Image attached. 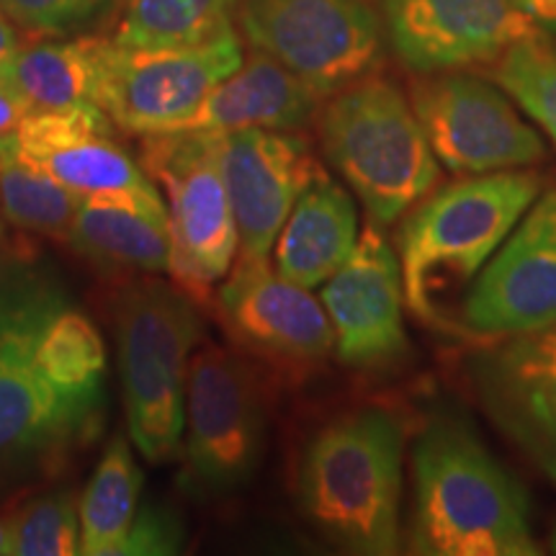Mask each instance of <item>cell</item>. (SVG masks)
Here are the masks:
<instances>
[{
	"instance_id": "obj_6",
	"label": "cell",
	"mask_w": 556,
	"mask_h": 556,
	"mask_svg": "<svg viewBox=\"0 0 556 556\" xmlns=\"http://www.w3.org/2000/svg\"><path fill=\"white\" fill-rule=\"evenodd\" d=\"M116 361L127 430L150 464H168L184 441L186 379L204 325L176 283L137 278L114 296Z\"/></svg>"
},
{
	"instance_id": "obj_22",
	"label": "cell",
	"mask_w": 556,
	"mask_h": 556,
	"mask_svg": "<svg viewBox=\"0 0 556 556\" xmlns=\"http://www.w3.org/2000/svg\"><path fill=\"white\" fill-rule=\"evenodd\" d=\"M109 37L75 34V37H37L21 45L3 78L29 103L31 111H52L70 106H96V88L101 78V62Z\"/></svg>"
},
{
	"instance_id": "obj_7",
	"label": "cell",
	"mask_w": 556,
	"mask_h": 556,
	"mask_svg": "<svg viewBox=\"0 0 556 556\" xmlns=\"http://www.w3.org/2000/svg\"><path fill=\"white\" fill-rule=\"evenodd\" d=\"M266 433V400L255 371L204 340L186 379L180 490L201 503L238 495L258 475Z\"/></svg>"
},
{
	"instance_id": "obj_14",
	"label": "cell",
	"mask_w": 556,
	"mask_h": 556,
	"mask_svg": "<svg viewBox=\"0 0 556 556\" xmlns=\"http://www.w3.org/2000/svg\"><path fill=\"white\" fill-rule=\"evenodd\" d=\"M479 405L556 484V323L495 338L469 358Z\"/></svg>"
},
{
	"instance_id": "obj_30",
	"label": "cell",
	"mask_w": 556,
	"mask_h": 556,
	"mask_svg": "<svg viewBox=\"0 0 556 556\" xmlns=\"http://www.w3.org/2000/svg\"><path fill=\"white\" fill-rule=\"evenodd\" d=\"M186 548L184 520L173 507L150 503L139 505L127 536L122 541V556H170Z\"/></svg>"
},
{
	"instance_id": "obj_32",
	"label": "cell",
	"mask_w": 556,
	"mask_h": 556,
	"mask_svg": "<svg viewBox=\"0 0 556 556\" xmlns=\"http://www.w3.org/2000/svg\"><path fill=\"white\" fill-rule=\"evenodd\" d=\"M513 3L536 29L556 34V0H513Z\"/></svg>"
},
{
	"instance_id": "obj_28",
	"label": "cell",
	"mask_w": 556,
	"mask_h": 556,
	"mask_svg": "<svg viewBox=\"0 0 556 556\" xmlns=\"http://www.w3.org/2000/svg\"><path fill=\"white\" fill-rule=\"evenodd\" d=\"M11 556L80 554V505L73 492L58 490L26 500L9 516Z\"/></svg>"
},
{
	"instance_id": "obj_8",
	"label": "cell",
	"mask_w": 556,
	"mask_h": 556,
	"mask_svg": "<svg viewBox=\"0 0 556 556\" xmlns=\"http://www.w3.org/2000/svg\"><path fill=\"white\" fill-rule=\"evenodd\" d=\"M142 168L168 208L173 283L193 302L229 274L240 253L238 222L222 173L219 135L165 131L142 137Z\"/></svg>"
},
{
	"instance_id": "obj_3",
	"label": "cell",
	"mask_w": 556,
	"mask_h": 556,
	"mask_svg": "<svg viewBox=\"0 0 556 556\" xmlns=\"http://www.w3.org/2000/svg\"><path fill=\"white\" fill-rule=\"evenodd\" d=\"M405 430L389 409L332 417L299 464V505L325 539L351 554L400 552Z\"/></svg>"
},
{
	"instance_id": "obj_13",
	"label": "cell",
	"mask_w": 556,
	"mask_h": 556,
	"mask_svg": "<svg viewBox=\"0 0 556 556\" xmlns=\"http://www.w3.org/2000/svg\"><path fill=\"white\" fill-rule=\"evenodd\" d=\"M456 323L479 338L556 323V186L539 193L477 276Z\"/></svg>"
},
{
	"instance_id": "obj_17",
	"label": "cell",
	"mask_w": 556,
	"mask_h": 556,
	"mask_svg": "<svg viewBox=\"0 0 556 556\" xmlns=\"http://www.w3.org/2000/svg\"><path fill=\"white\" fill-rule=\"evenodd\" d=\"M379 16L394 54L417 75L486 65L541 31L513 0H381Z\"/></svg>"
},
{
	"instance_id": "obj_1",
	"label": "cell",
	"mask_w": 556,
	"mask_h": 556,
	"mask_svg": "<svg viewBox=\"0 0 556 556\" xmlns=\"http://www.w3.org/2000/svg\"><path fill=\"white\" fill-rule=\"evenodd\" d=\"M409 552L420 556H533L531 497L477 430L433 417L413 446Z\"/></svg>"
},
{
	"instance_id": "obj_37",
	"label": "cell",
	"mask_w": 556,
	"mask_h": 556,
	"mask_svg": "<svg viewBox=\"0 0 556 556\" xmlns=\"http://www.w3.org/2000/svg\"><path fill=\"white\" fill-rule=\"evenodd\" d=\"M552 548H554V554H556V533H554V541H552Z\"/></svg>"
},
{
	"instance_id": "obj_25",
	"label": "cell",
	"mask_w": 556,
	"mask_h": 556,
	"mask_svg": "<svg viewBox=\"0 0 556 556\" xmlns=\"http://www.w3.org/2000/svg\"><path fill=\"white\" fill-rule=\"evenodd\" d=\"M238 0H122L111 39L124 47H193L235 31Z\"/></svg>"
},
{
	"instance_id": "obj_19",
	"label": "cell",
	"mask_w": 556,
	"mask_h": 556,
	"mask_svg": "<svg viewBox=\"0 0 556 556\" xmlns=\"http://www.w3.org/2000/svg\"><path fill=\"white\" fill-rule=\"evenodd\" d=\"M325 99L268 54L250 52L219 80L201 106L173 131L229 135L242 129L302 131L315 122Z\"/></svg>"
},
{
	"instance_id": "obj_20",
	"label": "cell",
	"mask_w": 556,
	"mask_h": 556,
	"mask_svg": "<svg viewBox=\"0 0 556 556\" xmlns=\"http://www.w3.org/2000/svg\"><path fill=\"white\" fill-rule=\"evenodd\" d=\"M358 242L351 193L328 173L312 180L274 242V268L304 289L323 287L343 268Z\"/></svg>"
},
{
	"instance_id": "obj_10",
	"label": "cell",
	"mask_w": 556,
	"mask_h": 556,
	"mask_svg": "<svg viewBox=\"0 0 556 556\" xmlns=\"http://www.w3.org/2000/svg\"><path fill=\"white\" fill-rule=\"evenodd\" d=\"M245 60L238 29L193 47H124L109 37L96 106L129 135H165Z\"/></svg>"
},
{
	"instance_id": "obj_27",
	"label": "cell",
	"mask_w": 556,
	"mask_h": 556,
	"mask_svg": "<svg viewBox=\"0 0 556 556\" xmlns=\"http://www.w3.org/2000/svg\"><path fill=\"white\" fill-rule=\"evenodd\" d=\"M490 65L492 80L556 144V34H531Z\"/></svg>"
},
{
	"instance_id": "obj_9",
	"label": "cell",
	"mask_w": 556,
	"mask_h": 556,
	"mask_svg": "<svg viewBox=\"0 0 556 556\" xmlns=\"http://www.w3.org/2000/svg\"><path fill=\"white\" fill-rule=\"evenodd\" d=\"M235 29L323 99L384 58V24L368 0H238Z\"/></svg>"
},
{
	"instance_id": "obj_31",
	"label": "cell",
	"mask_w": 556,
	"mask_h": 556,
	"mask_svg": "<svg viewBox=\"0 0 556 556\" xmlns=\"http://www.w3.org/2000/svg\"><path fill=\"white\" fill-rule=\"evenodd\" d=\"M31 114V106L13 90L9 80L0 75V137L13 135L21 122Z\"/></svg>"
},
{
	"instance_id": "obj_11",
	"label": "cell",
	"mask_w": 556,
	"mask_h": 556,
	"mask_svg": "<svg viewBox=\"0 0 556 556\" xmlns=\"http://www.w3.org/2000/svg\"><path fill=\"white\" fill-rule=\"evenodd\" d=\"M409 103L435 160L456 176L526 168L546 152L516 101L477 75L462 70L422 75Z\"/></svg>"
},
{
	"instance_id": "obj_4",
	"label": "cell",
	"mask_w": 556,
	"mask_h": 556,
	"mask_svg": "<svg viewBox=\"0 0 556 556\" xmlns=\"http://www.w3.org/2000/svg\"><path fill=\"white\" fill-rule=\"evenodd\" d=\"M62 299L54 278L0 266V495L50 477L101 428L54 392L34 358L41 325Z\"/></svg>"
},
{
	"instance_id": "obj_21",
	"label": "cell",
	"mask_w": 556,
	"mask_h": 556,
	"mask_svg": "<svg viewBox=\"0 0 556 556\" xmlns=\"http://www.w3.org/2000/svg\"><path fill=\"white\" fill-rule=\"evenodd\" d=\"M65 242L109 274H168V214L122 199H83Z\"/></svg>"
},
{
	"instance_id": "obj_29",
	"label": "cell",
	"mask_w": 556,
	"mask_h": 556,
	"mask_svg": "<svg viewBox=\"0 0 556 556\" xmlns=\"http://www.w3.org/2000/svg\"><path fill=\"white\" fill-rule=\"evenodd\" d=\"M122 0H0V11L29 37L90 34Z\"/></svg>"
},
{
	"instance_id": "obj_26",
	"label": "cell",
	"mask_w": 556,
	"mask_h": 556,
	"mask_svg": "<svg viewBox=\"0 0 556 556\" xmlns=\"http://www.w3.org/2000/svg\"><path fill=\"white\" fill-rule=\"evenodd\" d=\"M83 197L60 186L13 155V139H5L0 155V217L24 232L65 240Z\"/></svg>"
},
{
	"instance_id": "obj_36",
	"label": "cell",
	"mask_w": 556,
	"mask_h": 556,
	"mask_svg": "<svg viewBox=\"0 0 556 556\" xmlns=\"http://www.w3.org/2000/svg\"><path fill=\"white\" fill-rule=\"evenodd\" d=\"M5 139H9V135L0 137V155H3V150H5Z\"/></svg>"
},
{
	"instance_id": "obj_2",
	"label": "cell",
	"mask_w": 556,
	"mask_h": 556,
	"mask_svg": "<svg viewBox=\"0 0 556 556\" xmlns=\"http://www.w3.org/2000/svg\"><path fill=\"white\" fill-rule=\"evenodd\" d=\"M541 180L523 168L464 176L417 201L400 229L405 304L420 323H456L464 296L539 199Z\"/></svg>"
},
{
	"instance_id": "obj_23",
	"label": "cell",
	"mask_w": 556,
	"mask_h": 556,
	"mask_svg": "<svg viewBox=\"0 0 556 556\" xmlns=\"http://www.w3.org/2000/svg\"><path fill=\"white\" fill-rule=\"evenodd\" d=\"M34 358L41 377L67 405L101 420L106 407V345L86 312L62 299L41 325Z\"/></svg>"
},
{
	"instance_id": "obj_35",
	"label": "cell",
	"mask_w": 556,
	"mask_h": 556,
	"mask_svg": "<svg viewBox=\"0 0 556 556\" xmlns=\"http://www.w3.org/2000/svg\"><path fill=\"white\" fill-rule=\"evenodd\" d=\"M5 242V219L0 217V245H3Z\"/></svg>"
},
{
	"instance_id": "obj_18",
	"label": "cell",
	"mask_w": 556,
	"mask_h": 556,
	"mask_svg": "<svg viewBox=\"0 0 556 556\" xmlns=\"http://www.w3.org/2000/svg\"><path fill=\"white\" fill-rule=\"evenodd\" d=\"M219 157L238 222V255L268 258L296 199L325 168L302 131H229L219 135Z\"/></svg>"
},
{
	"instance_id": "obj_5",
	"label": "cell",
	"mask_w": 556,
	"mask_h": 556,
	"mask_svg": "<svg viewBox=\"0 0 556 556\" xmlns=\"http://www.w3.org/2000/svg\"><path fill=\"white\" fill-rule=\"evenodd\" d=\"M315 124L325 157L374 225H394L438 184L441 165L413 103L377 73L330 93Z\"/></svg>"
},
{
	"instance_id": "obj_34",
	"label": "cell",
	"mask_w": 556,
	"mask_h": 556,
	"mask_svg": "<svg viewBox=\"0 0 556 556\" xmlns=\"http://www.w3.org/2000/svg\"><path fill=\"white\" fill-rule=\"evenodd\" d=\"M0 556H11V531H9V518H0Z\"/></svg>"
},
{
	"instance_id": "obj_16",
	"label": "cell",
	"mask_w": 556,
	"mask_h": 556,
	"mask_svg": "<svg viewBox=\"0 0 556 556\" xmlns=\"http://www.w3.org/2000/svg\"><path fill=\"white\" fill-rule=\"evenodd\" d=\"M217 304L229 338L263 361L304 368L336 351L323 302L283 278L268 258L238 255Z\"/></svg>"
},
{
	"instance_id": "obj_33",
	"label": "cell",
	"mask_w": 556,
	"mask_h": 556,
	"mask_svg": "<svg viewBox=\"0 0 556 556\" xmlns=\"http://www.w3.org/2000/svg\"><path fill=\"white\" fill-rule=\"evenodd\" d=\"M21 45H24V41H21V29L3 11H0V73L9 65L13 54L18 52Z\"/></svg>"
},
{
	"instance_id": "obj_24",
	"label": "cell",
	"mask_w": 556,
	"mask_h": 556,
	"mask_svg": "<svg viewBox=\"0 0 556 556\" xmlns=\"http://www.w3.org/2000/svg\"><path fill=\"white\" fill-rule=\"evenodd\" d=\"M142 471L135 443L114 435L80 495V554L116 556L139 510Z\"/></svg>"
},
{
	"instance_id": "obj_12",
	"label": "cell",
	"mask_w": 556,
	"mask_h": 556,
	"mask_svg": "<svg viewBox=\"0 0 556 556\" xmlns=\"http://www.w3.org/2000/svg\"><path fill=\"white\" fill-rule=\"evenodd\" d=\"M13 155L83 199H122L165 212V199L116 139V124L93 103L31 111L18 124Z\"/></svg>"
},
{
	"instance_id": "obj_15",
	"label": "cell",
	"mask_w": 556,
	"mask_h": 556,
	"mask_svg": "<svg viewBox=\"0 0 556 556\" xmlns=\"http://www.w3.org/2000/svg\"><path fill=\"white\" fill-rule=\"evenodd\" d=\"M381 229L368 222L351 258L319 294L330 317L336 356L351 368H389L409 348L400 255Z\"/></svg>"
}]
</instances>
